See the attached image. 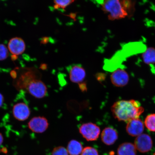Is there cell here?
I'll use <instances>...</instances> for the list:
<instances>
[{
  "label": "cell",
  "mask_w": 155,
  "mask_h": 155,
  "mask_svg": "<svg viewBox=\"0 0 155 155\" xmlns=\"http://www.w3.org/2000/svg\"><path fill=\"white\" fill-rule=\"evenodd\" d=\"M111 110L115 119L127 123L132 120L138 119L144 112V108L137 101L120 100L112 105Z\"/></svg>",
  "instance_id": "1"
},
{
  "label": "cell",
  "mask_w": 155,
  "mask_h": 155,
  "mask_svg": "<svg viewBox=\"0 0 155 155\" xmlns=\"http://www.w3.org/2000/svg\"><path fill=\"white\" fill-rule=\"evenodd\" d=\"M101 5L102 9L108 14L110 20H115L125 18L129 15V11L133 7L132 1H97Z\"/></svg>",
  "instance_id": "2"
},
{
  "label": "cell",
  "mask_w": 155,
  "mask_h": 155,
  "mask_svg": "<svg viewBox=\"0 0 155 155\" xmlns=\"http://www.w3.org/2000/svg\"><path fill=\"white\" fill-rule=\"evenodd\" d=\"M79 132L88 141L96 140L100 134V129L95 124L88 123L83 124L79 128Z\"/></svg>",
  "instance_id": "3"
},
{
  "label": "cell",
  "mask_w": 155,
  "mask_h": 155,
  "mask_svg": "<svg viewBox=\"0 0 155 155\" xmlns=\"http://www.w3.org/2000/svg\"><path fill=\"white\" fill-rule=\"evenodd\" d=\"M26 88L29 94L37 98H44L48 94L46 85L39 79L32 81L29 83Z\"/></svg>",
  "instance_id": "4"
},
{
  "label": "cell",
  "mask_w": 155,
  "mask_h": 155,
  "mask_svg": "<svg viewBox=\"0 0 155 155\" xmlns=\"http://www.w3.org/2000/svg\"><path fill=\"white\" fill-rule=\"evenodd\" d=\"M134 145L136 149L139 152L145 153L152 150L153 141L150 135L142 134L135 139Z\"/></svg>",
  "instance_id": "5"
},
{
  "label": "cell",
  "mask_w": 155,
  "mask_h": 155,
  "mask_svg": "<svg viewBox=\"0 0 155 155\" xmlns=\"http://www.w3.org/2000/svg\"><path fill=\"white\" fill-rule=\"evenodd\" d=\"M49 126L48 120L43 116H37L30 120L28 123L29 129L33 132L41 133L47 130Z\"/></svg>",
  "instance_id": "6"
},
{
  "label": "cell",
  "mask_w": 155,
  "mask_h": 155,
  "mask_svg": "<svg viewBox=\"0 0 155 155\" xmlns=\"http://www.w3.org/2000/svg\"><path fill=\"white\" fill-rule=\"evenodd\" d=\"M110 79L114 86L117 87H123L128 83L129 76L128 73L125 70L117 68L113 71Z\"/></svg>",
  "instance_id": "7"
},
{
  "label": "cell",
  "mask_w": 155,
  "mask_h": 155,
  "mask_svg": "<svg viewBox=\"0 0 155 155\" xmlns=\"http://www.w3.org/2000/svg\"><path fill=\"white\" fill-rule=\"evenodd\" d=\"M13 116L18 121H24L28 119L30 115V110L27 104L24 102H19L15 104L12 110Z\"/></svg>",
  "instance_id": "8"
},
{
  "label": "cell",
  "mask_w": 155,
  "mask_h": 155,
  "mask_svg": "<svg viewBox=\"0 0 155 155\" xmlns=\"http://www.w3.org/2000/svg\"><path fill=\"white\" fill-rule=\"evenodd\" d=\"M126 130L131 136H138L142 134L144 130V123L139 118L132 120L127 123Z\"/></svg>",
  "instance_id": "9"
},
{
  "label": "cell",
  "mask_w": 155,
  "mask_h": 155,
  "mask_svg": "<svg viewBox=\"0 0 155 155\" xmlns=\"http://www.w3.org/2000/svg\"><path fill=\"white\" fill-rule=\"evenodd\" d=\"M40 75L38 71L34 68H28L25 71L17 81L18 84L21 86L26 87L29 83L35 79H39L38 77Z\"/></svg>",
  "instance_id": "10"
},
{
  "label": "cell",
  "mask_w": 155,
  "mask_h": 155,
  "mask_svg": "<svg viewBox=\"0 0 155 155\" xmlns=\"http://www.w3.org/2000/svg\"><path fill=\"white\" fill-rule=\"evenodd\" d=\"M68 69L70 79L71 82L79 83L84 80L86 76V71L81 65H74Z\"/></svg>",
  "instance_id": "11"
},
{
  "label": "cell",
  "mask_w": 155,
  "mask_h": 155,
  "mask_svg": "<svg viewBox=\"0 0 155 155\" xmlns=\"http://www.w3.org/2000/svg\"><path fill=\"white\" fill-rule=\"evenodd\" d=\"M8 47L9 51L13 55L17 56L24 53L26 49V44L22 38H14L10 40Z\"/></svg>",
  "instance_id": "12"
},
{
  "label": "cell",
  "mask_w": 155,
  "mask_h": 155,
  "mask_svg": "<svg viewBox=\"0 0 155 155\" xmlns=\"http://www.w3.org/2000/svg\"><path fill=\"white\" fill-rule=\"evenodd\" d=\"M101 138L104 144L107 145H113L118 138L117 131L113 128L106 127L102 131Z\"/></svg>",
  "instance_id": "13"
},
{
  "label": "cell",
  "mask_w": 155,
  "mask_h": 155,
  "mask_svg": "<svg viewBox=\"0 0 155 155\" xmlns=\"http://www.w3.org/2000/svg\"><path fill=\"white\" fill-rule=\"evenodd\" d=\"M117 153V155H137V150L134 144L126 142L119 145Z\"/></svg>",
  "instance_id": "14"
},
{
  "label": "cell",
  "mask_w": 155,
  "mask_h": 155,
  "mask_svg": "<svg viewBox=\"0 0 155 155\" xmlns=\"http://www.w3.org/2000/svg\"><path fill=\"white\" fill-rule=\"evenodd\" d=\"M143 62L145 64H155V48L150 47L147 48L141 55Z\"/></svg>",
  "instance_id": "15"
},
{
  "label": "cell",
  "mask_w": 155,
  "mask_h": 155,
  "mask_svg": "<svg viewBox=\"0 0 155 155\" xmlns=\"http://www.w3.org/2000/svg\"><path fill=\"white\" fill-rule=\"evenodd\" d=\"M83 150L82 145L78 141L71 140L68 144L67 150L70 155H79Z\"/></svg>",
  "instance_id": "16"
},
{
  "label": "cell",
  "mask_w": 155,
  "mask_h": 155,
  "mask_svg": "<svg viewBox=\"0 0 155 155\" xmlns=\"http://www.w3.org/2000/svg\"><path fill=\"white\" fill-rule=\"evenodd\" d=\"M145 125L149 130L155 132V114H150L145 120Z\"/></svg>",
  "instance_id": "17"
},
{
  "label": "cell",
  "mask_w": 155,
  "mask_h": 155,
  "mask_svg": "<svg viewBox=\"0 0 155 155\" xmlns=\"http://www.w3.org/2000/svg\"><path fill=\"white\" fill-rule=\"evenodd\" d=\"M74 1H54V8L55 9H64L68 5L71 4Z\"/></svg>",
  "instance_id": "18"
},
{
  "label": "cell",
  "mask_w": 155,
  "mask_h": 155,
  "mask_svg": "<svg viewBox=\"0 0 155 155\" xmlns=\"http://www.w3.org/2000/svg\"><path fill=\"white\" fill-rule=\"evenodd\" d=\"M51 155H68L66 149L61 146L56 147L53 149Z\"/></svg>",
  "instance_id": "19"
},
{
  "label": "cell",
  "mask_w": 155,
  "mask_h": 155,
  "mask_svg": "<svg viewBox=\"0 0 155 155\" xmlns=\"http://www.w3.org/2000/svg\"><path fill=\"white\" fill-rule=\"evenodd\" d=\"M9 55L8 50L5 45L0 44V61L6 59Z\"/></svg>",
  "instance_id": "20"
},
{
  "label": "cell",
  "mask_w": 155,
  "mask_h": 155,
  "mask_svg": "<svg viewBox=\"0 0 155 155\" xmlns=\"http://www.w3.org/2000/svg\"><path fill=\"white\" fill-rule=\"evenodd\" d=\"M81 155H99L98 151L92 147H87L83 149Z\"/></svg>",
  "instance_id": "21"
},
{
  "label": "cell",
  "mask_w": 155,
  "mask_h": 155,
  "mask_svg": "<svg viewBox=\"0 0 155 155\" xmlns=\"http://www.w3.org/2000/svg\"><path fill=\"white\" fill-rule=\"evenodd\" d=\"M96 78L100 82L105 80L106 78V74L104 73H97L96 75Z\"/></svg>",
  "instance_id": "22"
},
{
  "label": "cell",
  "mask_w": 155,
  "mask_h": 155,
  "mask_svg": "<svg viewBox=\"0 0 155 155\" xmlns=\"http://www.w3.org/2000/svg\"><path fill=\"white\" fill-rule=\"evenodd\" d=\"M79 89L83 92H86L87 90L86 83L85 82H81L79 83Z\"/></svg>",
  "instance_id": "23"
},
{
  "label": "cell",
  "mask_w": 155,
  "mask_h": 155,
  "mask_svg": "<svg viewBox=\"0 0 155 155\" xmlns=\"http://www.w3.org/2000/svg\"><path fill=\"white\" fill-rule=\"evenodd\" d=\"M4 102V97L2 94L0 93V107L2 106Z\"/></svg>",
  "instance_id": "24"
},
{
  "label": "cell",
  "mask_w": 155,
  "mask_h": 155,
  "mask_svg": "<svg viewBox=\"0 0 155 155\" xmlns=\"http://www.w3.org/2000/svg\"><path fill=\"white\" fill-rule=\"evenodd\" d=\"M3 141V137L2 135L0 133V146L2 144Z\"/></svg>",
  "instance_id": "25"
},
{
  "label": "cell",
  "mask_w": 155,
  "mask_h": 155,
  "mask_svg": "<svg viewBox=\"0 0 155 155\" xmlns=\"http://www.w3.org/2000/svg\"><path fill=\"white\" fill-rule=\"evenodd\" d=\"M12 59L13 60V61H14V60H15V59H17V56L16 55H13L12 56Z\"/></svg>",
  "instance_id": "26"
},
{
  "label": "cell",
  "mask_w": 155,
  "mask_h": 155,
  "mask_svg": "<svg viewBox=\"0 0 155 155\" xmlns=\"http://www.w3.org/2000/svg\"><path fill=\"white\" fill-rule=\"evenodd\" d=\"M41 67L42 69H46V65L44 64L41 66Z\"/></svg>",
  "instance_id": "27"
}]
</instances>
